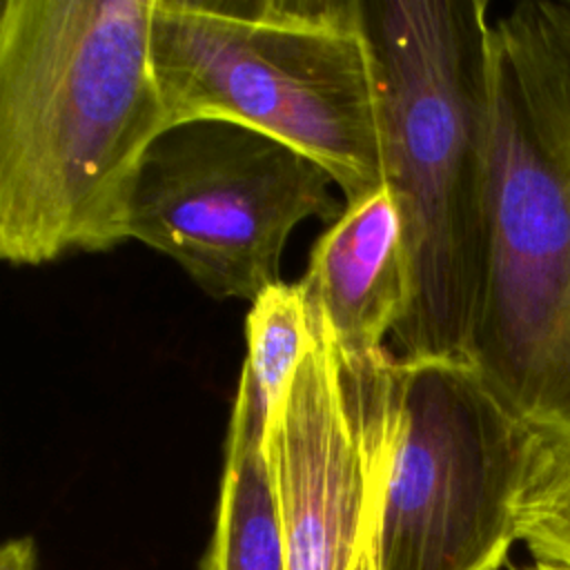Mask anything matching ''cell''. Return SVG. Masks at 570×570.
I'll return each mask as SVG.
<instances>
[{
	"label": "cell",
	"mask_w": 570,
	"mask_h": 570,
	"mask_svg": "<svg viewBox=\"0 0 570 570\" xmlns=\"http://www.w3.org/2000/svg\"><path fill=\"white\" fill-rule=\"evenodd\" d=\"M332 187L316 160L265 131L218 118L178 122L140 160L127 240L169 256L212 298L254 303L281 283L296 225L341 216Z\"/></svg>",
	"instance_id": "8992f818"
},
{
	"label": "cell",
	"mask_w": 570,
	"mask_h": 570,
	"mask_svg": "<svg viewBox=\"0 0 570 570\" xmlns=\"http://www.w3.org/2000/svg\"><path fill=\"white\" fill-rule=\"evenodd\" d=\"M525 570H568V568L557 566V563H543V561H537L532 568H525Z\"/></svg>",
	"instance_id": "5bb4252c"
},
{
	"label": "cell",
	"mask_w": 570,
	"mask_h": 570,
	"mask_svg": "<svg viewBox=\"0 0 570 570\" xmlns=\"http://www.w3.org/2000/svg\"><path fill=\"white\" fill-rule=\"evenodd\" d=\"M0 570H40L33 539L31 537L9 539L0 550Z\"/></svg>",
	"instance_id": "7c38bea8"
},
{
	"label": "cell",
	"mask_w": 570,
	"mask_h": 570,
	"mask_svg": "<svg viewBox=\"0 0 570 570\" xmlns=\"http://www.w3.org/2000/svg\"><path fill=\"white\" fill-rule=\"evenodd\" d=\"M151 60L167 122L265 131L336 183L385 185L383 80L365 0H154Z\"/></svg>",
	"instance_id": "277c9868"
},
{
	"label": "cell",
	"mask_w": 570,
	"mask_h": 570,
	"mask_svg": "<svg viewBox=\"0 0 570 570\" xmlns=\"http://www.w3.org/2000/svg\"><path fill=\"white\" fill-rule=\"evenodd\" d=\"M312 341L265 430L287 570H352L379 530L403 419V361L350 354L309 314Z\"/></svg>",
	"instance_id": "52a82bcc"
},
{
	"label": "cell",
	"mask_w": 570,
	"mask_h": 570,
	"mask_svg": "<svg viewBox=\"0 0 570 570\" xmlns=\"http://www.w3.org/2000/svg\"><path fill=\"white\" fill-rule=\"evenodd\" d=\"M301 289L341 350L372 354L412 303V267L399 203L387 185L343 207L314 243Z\"/></svg>",
	"instance_id": "ba28073f"
},
{
	"label": "cell",
	"mask_w": 570,
	"mask_h": 570,
	"mask_svg": "<svg viewBox=\"0 0 570 570\" xmlns=\"http://www.w3.org/2000/svg\"><path fill=\"white\" fill-rule=\"evenodd\" d=\"M154 0L0 7V256L27 267L127 240L140 160L169 127Z\"/></svg>",
	"instance_id": "6da1fadb"
},
{
	"label": "cell",
	"mask_w": 570,
	"mask_h": 570,
	"mask_svg": "<svg viewBox=\"0 0 570 570\" xmlns=\"http://www.w3.org/2000/svg\"><path fill=\"white\" fill-rule=\"evenodd\" d=\"M376 532L370 534L367 541L363 543V548L358 550L352 570H379V566H376Z\"/></svg>",
	"instance_id": "4fadbf2b"
},
{
	"label": "cell",
	"mask_w": 570,
	"mask_h": 570,
	"mask_svg": "<svg viewBox=\"0 0 570 570\" xmlns=\"http://www.w3.org/2000/svg\"><path fill=\"white\" fill-rule=\"evenodd\" d=\"M488 265L470 365L546 441L570 445V0L492 27Z\"/></svg>",
	"instance_id": "3957f363"
},
{
	"label": "cell",
	"mask_w": 570,
	"mask_h": 570,
	"mask_svg": "<svg viewBox=\"0 0 570 570\" xmlns=\"http://www.w3.org/2000/svg\"><path fill=\"white\" fill-rule=\"evenodd\" d=\"M265 430L261 416L232 407L216 525L200 570H287Z\"/></svg>",
	"instance_id": "9c48e42d"
},
{
	"label": "cell",
	"mask_w": 570,
	"mask_h": 570,
	"mask_svg": "<svg viewBox=\"0 0 570 570\" xmlns=\"http://www.w3.org/2000/svg\"><path fill=\"white\" fill-rule=\"evenodd\" d=\"M517 539L532 557L570 570V445L552 443L521 514Z\"/></svg>",
	"instance_id": "8fae6325"
},
{
	"label": "cell",
	"mask_w": 570,
	"mask_h": 570,
	"mask_svg": "<svg viewBox=\"0 0 570 570\" xmlns=\"http://www.w3.org/2000/svg\"><path fill=\"white\" fill-rule=\"evenodd\" d=\"M548 445L470 363L403 361L379 570H499Z\"/></svg>",
	"instance_id": "5b68a950"
},
{
	"label": "cell",
	"mask_w": 570,
	"mask_h": 570,
	"mask_svg": "<svg viewBox=\"0 0 570 570\" xmlns=\"http://www.w3.org/2000/svg\"><path fill=\"white\" fill-rule=\"evenodd\" d=\"M383 80L385 185L405 229L403 361H468L483 294L494 147L485 0H367Z\"/></svg>",
	"instance_id": "7a4b0ae2"
},
{
	"label": "cell",
	"mask_w": 570,
	"mask_h": 570,
	"mask_svg": "<svg viewBox=\"0 0 570 570\" xmlns=\"http://www.w3.org/2000/svg\"><path fill=\"white\" fill-rule=\"evenodd\" d=\"M247 354L236 399L258 410L269 423L285 399L312 341L305 294L298 283L267 287L247 312Z\"/></svg>",
	"instance_id": "30bf717a"
}]
</instances>
